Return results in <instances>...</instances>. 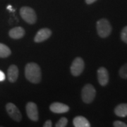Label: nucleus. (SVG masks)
I'll return each mask as SVG.
<instances>
[{
	"label": "nucleus",
	"mask_w": 127,
	"mask_h": 127,
	"mask_svg": "<svg viewBox=\"0 0 127 127\" xmlns=\"http://www.w3.org/2000/svg\"><path fill=\"white\" fill-rule=\"evenodd\" d=\"M97 0H86V4H91L94 3Z\"/></svg>",
	"instance_id": "nucleus-22"
},
{
	"label": "nucleus",
	"mask_w": 127,
	"mask_h": 127,
	"mask_svg": "<svg viewBox=\"0 0 127 127\" xmlns=\"http://www.w3.org/2000/svg\"><path fill=\"white\" fill-rule=\"evenodd\" d=\"M114 113L119 117L127 116V103H122L117 105L114 109Z\"/></svg>",
	"instance_id": "nucleus-14"
},
{
	"label": "nucleus",
	"mask_w": 127,
	"mask_h": 127,
	"mask_svg": "<svg viewBox=\"0 0 127 127\" xmlns=\"http://www.w3.org/2000/svg\"><path fill=\"white\" fill-rule=\"evenodd\" d=\"M73 126L76 127H90L91 124L86 118L82 116H78L73 120Z\"/></svg>",
	"instance_id": "nucleus-13"
},
{
	"label": "nucleus",
	"mask_w": 127,
	"mask_h": 127,
	"mask_svg": "<svg viewBox=\"0 0 127 127\" xmlns=\"http://www.w3.org/2000/svg\"><path fill=\"white\" fill-rule=\"evenodd\" d=\"M11 54V51L9 47L4 44L0 43V57L6 58L8 57Z\"/></svg>",
	"instance_id": "nucleus-15"
},
{
	"label": "nucleus",
	"mask_w": 127,
	"mask_h": 127,
	"mask_svg": "<svg viewBox=\"0 0 127 127\" xmlns=\"http://www.w3.org/2000/svg\"><path fill=\"white\" fill-rule=\"evenodd\" d=\"M119 76L120 77H122V78L127 79V64H125L124 65H123L119 69Z\"/></svg>",
	"instance_id": "nucleus-16"
},
{
	"label": "nucleus",
	"mask_w": 127,
	"mask_h": 127,
	"mask_svg": "<svg viewBox=\"0 0 127 127\" xmlns=\"http://www.w3.org/2000/svg\"><path fill=\"white\" fill-rule=\"evenodd\" d=\"M85 67L84 61L81 57H76L73 61L71 66V72L73 76H78L81 75Z\"/></svg>",
	"instance_id": "nucleus-5"
},
{
	"label": "nucleus",
	"mask_w": 127,
	"mask_h": 127,
	"mask_svg": "<svg viewBox=\"0 0 127 127\" xmlns=\"http://www.w3.org/2000/svg\"><path fill=\"white\" fill-rule=\"evenodd\" d=\"M5 78H6V76H5V74L4 73V72L0 70V81H4Z\"/></svg>",
	"instance_id": "nucleus-21"
},
{
	"label": "nucleus",
	"mask_w": 127,
	"mask_h": 127,
	"mask_svg": "<svg viewBox=\"0 0 127 127\" xmlns=\"http://www.w3.org/2000/svg\"><path fill=\"white\" fill-rule=\"evenodd\" d=\"M52 35V31L49 28H42L37 32L36 35L34 38L35 42H41L47 40Z\"/></svg>",
	"instance_id": "nucleus-9"
},
{
	"label": "nucleus",
	"mask_w": 127,
	"mask_h": 127,
	"mask_svg": "<svg viewBox=\"0 0 127 127\" xmlns=\"http://www.w3.org/2000/svg\"><path fill=\"white\" fill-rule=\"evenodd\" d=\"M26 113H27L28 118L32 121L37 122L38 120V118H39L37 104L34 102H29L26 104Z\"/></svg>",
	"instance_id": "nucleus-7"
},
{
	"label": "nucleus",
	"mask_w": 127,
	"mask_h": 127,
	"mask_svg": "<svg viewBox=\"0 0 127 127\" xmlns=\"http://www.w3.org/2000/svg\"><path fill=\"white\" fill-rule=\"evenodd\" d=\"M9 35L12 39H20L24 36L25 31L22 27H15L9 31Z\"/></svg>",
	"instance_id": "nucleus-12"
},
{
	"label": "nucleus",
	"mask_w": 127,
	"mask_h": 127,
	"mask_svg": "<svg viewBox=\"0 0 127 127\" xmlns=\"http://www.w3.org/2000/svg\"><path fill=\"white\" fill-rule=\"evenodd\" d=\"M7 9H9V10H10L11 11H14V9H13V8H12V6H11V5H9V6H7Z\"/></svg>",
	"instance_id": "nucleus-23"
},
{
	"label": "nucleus",
	"mask_w": 127,
	"mask_h": 127,
	"mask_svg": "<svg viewBox=\"0 0 127 127\" xmlns=\"http://www.w3.org/2000/svg\"><path fill=\"white\" fill-rule=\"evenodd\" d=\"M20 15L23 20L29 24H33L36 22L37 16L35 11L29 6H23L20 9Z\"/></svg>",
	"instance_id": "nucleus-3"
},
{
	"label": "nucleus",
	"mask_w": 127,
	"mask_h": 127,
	"mask_svg": "<svg viewBox=\"0 0 127 127\" xmlns=\"http://www.w3.org/2000/svg\"><path fill=\"white\" fill-rule=\"evenodd\" d=\"M112 26L108 20L106 18H101L97 22V31L99 36L105 38L108 37L112 32Z\"/></svg>",
	"instance_id": "nucleus-2"
},
{
	"label": "nucleus",
	"mask_w": 127,
	"mask_h": 127,
	"mask_svg": "<svg viewBox=\"0 0 127 127\" xmlns=\"http://www.w3.org/2000/svg\"><path fill=\"white\" fill-rule=\"evenodd\" d=\"M50 110L54 113H65L69 110V107L66 104L60 103V102H54L50 105Z\"/></svg>",
	"instance_id": "nucleus-10"
},
{
	"label": "nucleus",
	"mask_w": 127,
	"mask_h": 127,
	"mask_svg": "<svg viewBox=\"0 0 127 127\" xmlns=\"http://www.w3.org/2000/svg\"><path fill=\"white\" fill-rule=\"evenodd\" d=\"M52 126V123L50 120H47L44 124V125H43L44 127H51Z\"/></svg>",
	"instance_id": "nucleus-20"
},
{
	"label": "nucleus",
	"mask_w": 127,
	"mask_h": 127,
	"mask_svg": "<svg viewBox=\"0 0 127 127\" xmlns=\"http://www.w3.org/2000/svg\"><path fill=\"white\" fill-rule=\"evenodd\" d=\"M8 79L11 83H14L16 81L18 77V68L16 65H11L8 68L7 71Z\"/></svg>",
	"instance_id": "nucleus-11"
},
{
	"label": "nucleus",
	"mask_w": 127,
	"mask_h": 127,
	"mask_svg": "<svg viewBox=\"0 0 127 127\" xmlns=\"http://www.w3.org/2000/svg\"><path fill=\"white\" fill-rule=\"evenodd\" d=\"M6 109L11 118L16 122H20L21 120V113L20 112L19 109L15 104L11 102L7 103L6 105Z\"/></svg>",
	"instance_id": "nucleus-6"
},
{
	"label": "nucleus",
	"mask_w": 127,
	"mask_h": 127,
	"mask_svg": "<svg viewBox=\"0 0 127 127\" xmlns=\"http://www.w3.org/2000/svg\"><path fill=\"white\" fill-rule=\"evenodd\" d=\"M113 125L115 127H127V124L121 121H115L113 123Z\"/></svg>",
	"instance_id": "nucleus-19"
},
{
	"label": "nucleus",
	"mask_w": 127,
	"mask_h": 127,
	"mask_svg": "<svg viewBox=\"0 0 127 127\" xmlns=\"http://www.w3.org/2000/svg\"><path fill=\"white\" fill-rule=\"evenodd\" d=\"M67 124H68V119L66 117H62L57 122L55 126L57 127H65L67 125Z\"/></svg>",
	"instance_id": "nucleus-17"
},
{
	"label": "nucleus",
	"mask_w": 127,
	"mask_h": 127,
	"mask_svg": "<svg viewBox=\"0 0 127 127\" xmlns=\"http://www.w3.org/2000/svg\"><path fill=\"white\" fill-rule=\"evenodd\" d=\"M121 39L123 42L127 44V26L124 28L121 32Z\"/></svg>",
	"instance_id": "nucleus-18"
},
{
	"label": "nucleus",
	"mask_w": 127,
	"mask_h": 127,
	"mask_svg": "<svg viewBox=\"0 0 127 127\" xmlns=\"http://www.w3.org/2000/svg\"><path fill=\"white\" fill-rule=\"evenodd\" d=\"M25 76L28 81L32 83H40L42 78L40 66L34 62L27 64L25 68Z\"/></svg>",
	"instance_id": "nucleus-1"
},
{
	"label": "nucleus",
	"mask_w": 127,
	"mask_h": 127,
	"mask_svg": "<svg viewBox=\"0 0 127 127\" xmlns=\"http://www.w3.org/2000/svg\"><path fill=\"white\" fill-rule=\"evenodd\" d=\"M109 73L104 67H100L97 70V79L102 86H105L109 82Z\"/></svg>",
	"instance_id": "nucleus-8"
},
{
	"label": "nucleus",
	"mask_w": 127,
	"mask_h": 127,
	"mask_svg": "<svg viewBox=\"0 0 127 127\" xmlns=\"http://www.w3.org/2000/svg\"><path fill=\"white\" fill-rule=\"evenodd\" d=\"M96 91L93 86L91 84H86L83 88L81 92V97L85 103H91L95 97Z\"/></svg>",
	"instance_id": "nucleus-4"
}]
</instances>
